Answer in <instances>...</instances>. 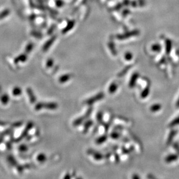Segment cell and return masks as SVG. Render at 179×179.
<instances>
[{"label":"cell","mask_w":179,"mask_h":179,"mask_svg":"<svg viewBox=\"0 0 179 179\" xmlns=\"http://www.w3.org/2000/svg\"><path fill=\"white\" fill-rule=\"evenodd\" d=\"M8 97L7 95H4L1 97V101L3 103L6 104L8 102Z\"/></svg>","instance_id":"cell-1"},{"label":"cell","mask_w":179,"mask_h":179,"mask_svg":"<svg viewBox=\"0 0 179 179\" xmlns=\"http://www.w3.org/2000/svg\"><path fill=\"white\" fill-rule=\"evenodd\" d=\"M20 93H21V90H20L19 88H16V89H14V90H13V94H14L15 95H19Z\"/></svg>","instance_id":"cell-2"}]
</instances>
